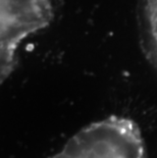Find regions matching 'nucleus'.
<instances>
[{"mask_svg": "<svg viewBox=\"0 0 157 158\" xmlns=\"http://www.w3.org/2000/svg\"><path fill=\"white\" fill-rule=\"evenodd\" d=\"M50 158H146V149L132 119L110 116L84 127Z\"/></svg>", "mask_w": 157, "mask_h": 158, "instance_id": "nucleus-1", "label": "nucleus"}, {"mask_svg": "<svg viewBox=\"0 0 157 158\" xmlns=\"http://www.w3.org/2000/svg\"><path fill=\"white\" fill-rule=\"evenodd\" d=\"M51 19L46 0H0V86L10 75L23 40Z\"/></svg>", "mask_w": 157, "mask_h": 158, "instance_id": "nucleus-2", "label": "nucleus"}, {"mask_svg": "<svg viewBox=\"0 0 157 158\" xmlns=\"http://www.w3.org/2000/svg\"><path fill=\"white\" fill-rule=\"evenodd\" d=\"M145 13L150 36L157 52V0H146Z\"/></svg>", "mask_w": 157, "mask_h": 158, "instance_id": "nucleus-3", "label": "nucleus"}]
</instances>
